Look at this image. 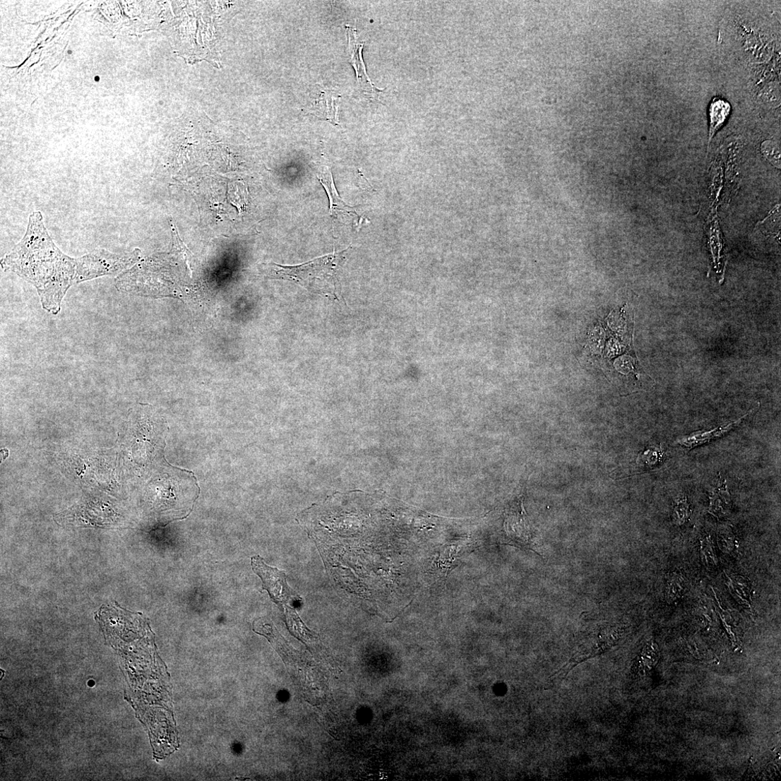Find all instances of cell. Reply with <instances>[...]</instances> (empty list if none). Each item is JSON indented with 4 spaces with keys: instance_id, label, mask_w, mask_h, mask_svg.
<instances>
[{
    "instance_id": "cell-1",
    "label": "cell",
    "mask_w": 781,
    "mask_h": 781,
    "mask_svg": "<svg viewBox=\"0 0 781 781\" xmlns=\"http://www.w3.org/2000/svg\"><path fill=\"white\" fill-rule=\"evenodd\" d=\"M133 263L131 254L95 251L71 257L54 243L41 212L28 217L20 242L1 260L4 271L12 273L37 290L42 308L53 315L61 311L63 299L77 284L124 273Z\"/></svg>"
},
{
    "instance_id": "cell-2",
    "label": "cell",
    "mask_w": 781,
    "mask_h": 781,
    "mask_svg": "<svg viewBox=\"0 0 781 781\" xmlns=\"http://www.w3.org/2000/svg\"><path fill=\"white\" fill-rule=\"evenodd\" d=\"M342 259V254H333L298 266L274 265L279 268L276 273L280 278L293 281L311 292L337 297L336 268Z\"/></svg>"
},
{
    "instance_id": "cell-3",
    "label": "cell",
    "mask_w": 781,
    "mask_h": 781,
    "mask_svg": "<svg viewBox=\"0 0 781 781\" xmlns=\"http://www.w3.org/2000/svg\"><path fill=\"white\" fill-rule=\"evenodd\" d=\"M252 566L254 572L261 578L263 589L268 592L277 604L284 607L285 613L294 610L290 605L302 602V598L287 585V576L284 572L269 567L260 556L252 558Z\"/></svg>"
},
{
    "instance_id": "cell-4",
    "label": "cell",
    "mask_w": 781,
    "mask_h": 781,
    "mask_svg": "<svg viewBox=\"0 0 781 781\" xmlns=\"http://www.w3.org/2000/svg\"><path fill=\"white\" fill-rule=\"evenodd\" d=\"M623 632L621 626H613L604 628L591 636L579 646L568 662L555 673L551 679L554 681L564 678L571 670L585 660L608 650L616 644Z\"/></svg>"
},
{
    "instance_id": "cell-5",
    "label": "cell",
    "mask_w": 781,
    "mask_h": 781,
    "mask_svg": "<svg viewBox=\"0 0 781 781\" xmlns=\"http://www.w3.org/2000/svg\"><path fill=\"white\" fill-rule=\"evenodd\" d=\"M346 29L348 40L347 54L349 62L355 70L358 88L370 100L378 101L383 89L375 86L367 74L362 55L365 42L359 40L354 28L347 25Z\"/></svg>"
},
{
    "instance_id": "cell-6",
    "label": "cell",
    "mask_w": 781,
    "mask_h": 781,
    "mask_svg": "<svg viewBox=\"0 0 781 781\" xmlns=\"http://www.w3.org/2000/svg\"><path fill=\"white\" fill-rule=\"evenodd\" d=\"M340 96L322 93L310 107V114L335 126L339 125L338 100Z\"/></svg>"
},
{
    "instance_id": "cell-7",
    "label": "cell",
    "mask_w": 781,
    "mask_h": 781,
    "mask_svg": "<svg viewBox=\"0 0 781 781\" xmlns=\"http://www.w3.org/2000/svg\"><path fill=\"white\" fill-rule=\"evenodd\" d=\"M748 415H749V413H747L746 415H745L742 417L739 418V419H737L736 422H731L730 424L720 426V427L715 429L714 430L709 431H704V432L703 431H698V432L690 434L688 436H686L679 439L677 442L680 445H681L682 446H684V447L688 448L689 449H692V448H693L696 446H700L702 444L710 442L712 440L715 439L716 438L722 436L725 434L729 433L732 429H734V428H735L739 424H741L742 420Z\"/></svg>"
},
{
    "instance_id": "cell-8",
    "label": "cell",
    "mask_w": 781,
    "mask_h": 781,
    "mask_svg": "<svg viewBox=\"0 0 781 781\" xmlns=\"http://www.w3.org/2000/svg\"><path fill=\"white\" fill-rule=\"evenodd\" d=\"M732 111V106L728 101L722 98L715 97L710 104L708 116L710 127L708 141V149L716 133L722 128L727 122Z\"/></svg>"
},
{
    "instance_id": "cell-9",
    "label": "cell",
    "mask_w": 781,
    "mask_h": 781,
    "mask_svg": "<svg viewBox=\"0 0 781 781\" xmlns=\"http://www.w3.org/2000/svg\"><path fill=\"white\" fill-rule=\"evenodd\" d=\"M732 508V498L726 482L720 477L717 487L710 495L709 513L716 518L727 516Z\"/></svg>"
},
{
    "instance_id": "cell-10",
    "label": "cell",
    "mask_w": 781,
    "mask_h": 781,
    "mask_svg": "<svg viewBox=\"0 0 781 781\" xmlns=\"http://www.w3.org/2000/svg\"><path fill=\"white\" fill-rule=\"evenodd\" d=\"M726 576L728 588L738 604L744 608L752 609V588L749 581L744 577L736 574L726 575Z\"/></svg>"
},
{
    "instance_id": "cell-11",
    "label": "cell",
    "mask_w": 781,
    "mask_h": 781,
    "mask_svg": "<svg viewBox=\"0 0 781 781\" xmlns=\"http://www.w3.org/2000/svg\"><path fill=\"white\" fill-rule=\"evenodd\" d=\"M686 580L679 572L669 573L667 578L665 598L669 604H672L681 598L686 590Z\"/></svg>"
},
{
    "instance_id": "cell-12",
    "label": "cell",
    "mask_w": 781,
    "mask_h": 781,
    "mask_svg": "<svg viewBox=\"0 0 781 781\" xmlns=\"http://www.w3.org/2000/svg\"><path fill=\"white\" fill-rule=\"evenodd\" d=\"M717 542L719 549L724 553L734 556H737L739 549L738 538L729 527H724L718 530Z\"/></svg>"
},
{
    "instance_id": "cell-13",
    "label": "cell",
    "mask_w": 781,
    "mask_h": 781,
    "mask_svg": "<svg viewBox=\"0 0 781 781\" xmlns=\"http://www.w3.org/2000/svg\"><path fill=\"white\" fill-rule=\"evenodd\" d=\"M664 455L665 451L662 446L650 448L639 455L637 461L638 467L643 468L642 470H644L657 468L663 464Z\"/></svg>"
},
{
    "instance_id": "cell-14",
    "label": "cell",
    "mask_w": 781,
    "mask_h": 781,
    "mask_svg": "<svg viewBox=\"0 0 781 781\" xmlns=\"http://www.w3.org/2000/svg\"><path fill=\"white\" fill-rule=\"evenodd\" d=\"M700 553L704 566L715 568L717 566V558L713 540L709 534L703 535L700 538Z\"/></svg>"
},
{
    "instance_id": "cell-15",
    "label": "cell",
    "mask_w": 781,
    "mask_h": 781,
    "mask_svg": "<svg viewBox=\"0 0 781 781\" xmlns=\"http://www.w3.org/2000/svg\"><path fill=\"white\" fill-rule=\"evenodd\" d=\"M691 515L689 504L685 496H679L676 499L674 506L672 518L675 525H682L688 519Z\"/></svg>"
},
{
    "instance_id": "cell-16",
    "label": "cell",
    "mask_w": 781,
    "mask_h": 781,
    "mask_svg": "<svg viewBox=\"0 0 781 781\" xmlns=\"http://www.w3.org/2000/svg\"><path fill=\"white\" fill-rule=\"evenodd\" d=\"M761 152L769 162L773 166L780 168V148L776 141L772 140L764 141L761 145Z\"/></svg>"
},
{
    "instance_id": "cell-17",
    "label": "cell",
    "mask_w": 781,
    "mask_h": 781,
    "mask_svg": "<svg viewBox=\"0 0 781 781\" xmlns=\"http://www.w3.org/2000/svg\"><path fill=\"white\" fill-rule=\"evenodd\" d=\"M95 81L96 82H99V81H100V76H95Z\"/></svg>"
},
{
    "instance_id": "cell-18",
    "label": "cell",
    "mask_w": 781,
    "mask_h": 781,
    "mask_svg": "<svg viewBox=\"0 0 781 781\" xmlns=\"http://www.w3.org/2000/svg\"><path fill=\"white\" fill-rule=\"evenodd\" d=\"M72 53H73V51H72V50H68V54H71Z\"/></svg>"
}]
</instances>
